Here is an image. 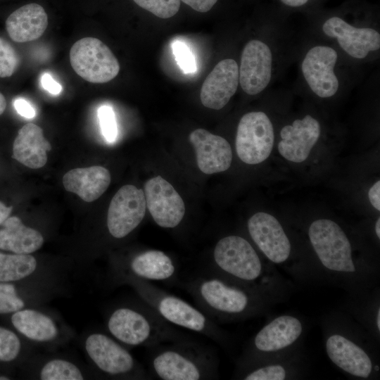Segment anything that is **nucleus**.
Returning <instances> with one entry per match:
<instances>
[{"instance_id": "8", "label": "nucleus", "mask_w": 380, "mask_h": 380, "mask_svg": "<svg viewBox=\"0 0 380 380\" xmlns=\"http://www.w3.org/2000/svg\"><path fill=\"white\" fill-rule=\"evenodd\" d=\"M73 270L65 260L0 252V282H68Z\"/></svg>"}, {"instance_id": "34", "label": "nucleus", "mask_w": 380, "mask_h": 380, "mask_svg": "<svg viewBox=\"0 0 380 380\" xmlns=\"http://www.w3.org/2000/svg\"><path fill=\"white\" fill-rule=\"evenodd\" d=\"M172 51L179 66L184 72L191 73L196 70L194 56L185 44L175 42L172 44Z\"/></svg>"}, {"instance_id": "3", "label": "nucleus", "mask_w": 380, "mask_h": 380, "mask_svg": "<svg viewBox=\"0 0 380 380\" xmlns=\"http://www.w3.org/2000/svg\"><path fill=\"white\" fill-rule=\"evenodd\" d=\"M183 286L197 308L215 323L246 316L256 305L255 296L249 288L214 273L194 277Z\"/></svg>"}, {"instance_id": "28", "label": "nucleus", "mask_w": 380, "mask_h": 380, "mask_svg": "<svg viewBox=\"0 0 380 380\" xmlns=\"http://www.w3.org/2000/svg\"><path fill=\"white\" fill-rule=\"evenodd\" d=\"M48 26V16L44 8L35 3L16 9L6 20V29L12 40L28 42L42 36Z\"/></svg>"}, {"instance_id": "29", "label": "nucleus", "mask_w": 380, "mask_h": 380, "mask_svg": "<svg viewBox=\"0 0 380 380\" xmlns=\"http://www.w3.org/2000/svg\"><path fill=\"white\" fill-rule=\"evenodd\" d=\"M37 349L13 329L0 326V363L23 364Z\"/></svg>"}, {"instance_id": "16", "label": "nucleus", "mask_w": 380, "mask_h": 380, "mask_svg": "<svg viewBox=\"0 0 380 380\" xmlns=\"http://www.w3.org/2000/svg\"><path fill=\"white\" fill-rule=\"evenodd\" d=\"M273 56L270 46L254 39L244 46L239 66V84L243 91L254 96L270 84L272 73Z\"/></svg>"}, {"instance_id": "20", "label": "nucleus", "mask_w": 380, "mask_h": 380, "mask_svg": "<svg viewBox=\"0 0 380 380\" xmlns=\"http://www.w3.org/2000/svg\"><path fill=\"white\" fill-rule=\"evenodd\" d=\"M320 134L319 121L312 115H306L281 128L278 151L285 159L302 163L308 158Z\"/></svg>"}, {"instance_id": "43", "label": "nucleus", "mask_w": 380, "mask_h": 380, "mask_svg": "<svg viewBox=\"0 0 380 380\" xmlns=\"http://www.w3.org/2000/svg\"><path fill=\"white\" fill-rule=\"evenodd\" d=\"M376 327L379 331H380V309H378L376 319Z\"/></svg>"}, {"instance_id": "27", "label": "nucleus", "mask_w": 380, "mask_h": 380, "mask_svg": "<svg viewBox=\"0 0 380 380\" xmlns=\"http://www.w3.org/2000/svg\"><path fill=\"white\" fill-rule=\"evenodd\" d=\"M302 332L303 325L298 319L291 315H281L258 332L253 346L259 352L277 351L293 344Z\"/></svg>"}, {"instance_id": "22", "label": "nucleus", "mask_w": 380, "mask_h": 380, "mask_svg": "<svg viewBox=\"0 0 380 380\" xmlns=\"http://www.w3.org/2000/svg\"><path fill=\"white\" fill-rule=\"evenodd\" d=\"M189 141L195 149L198 167L203 173L224 172L231 166L232 151L224 138L199 128L190 133Z\"/></svg>"}, {"instance_id": "5", "label": "nucleus", "mask_w": 380, "mask_h": 380, "mask_svg": "<svg viewBox=\"0 0 380 380\" xmlns=\"http://www.w3.org/2000/svg\"><path fill=\"white\" fill-rule=\"evenodd\" d=\"M81 345L95 379H151L148 370L127 348L107 332L85 333Z\"/></svg>"}, {"instance_id": "15", "label": "nucleus", "mask_w": 380, "mask_h": 380, "mask_svg": "<svg viewBox=\"0 0 380 380\" xmlns=\"http://www.w3.org/2000/svg\"><path fill=\"white\" fill-rule=\"evenodd\" d=\"M337 60V51L327 45L311 47L303 58V76L310 90L319 98H331L339 89V80L334 70Z\"/></svg>"}, {"instance_id": "35", "label": "nucleus", "mask_w": 380, "mask_h": 380, "mask_svg": "<svg viewBox=\"0 0 380 380\" xmlns=\"http://www.w3.org/2000/svg\"><path fill=\"white\" fill-rule=\"evenodd\" d=\"M13 106L18 114L26 118H33L36 112L31 104L22 98L16 99L13 101Z\"/></svg>"}, {"instance_id": "24", "label": "nucleus", "mask_w": 380, "mask_h": 380, "mask_svg": "<svg viewBox=\"0 0 380 380\" xmlns=\"http://www.w3.org/2000/svg\"><path fill=\"white\" fill-rule=\"evenodd\" d=\"M51 149L42 129L30 122L19 129L13 141L12 157L27 167L38 169L46 165V153Z\"/></svg>"}, {"instance_id": "11", "label": "nucleus", "mask_w": 380, "mask_h": 380, "mask_svg": "<svg viewBox=\"0 0 380 380\" xmlns=\"http://www.w3.org/2000/svg\"><path fill=\"white\" fill-rule=\"evenodd\" d=\"M274 141L272 123L262 111H251L239 120L235 145L239 158L245 163L255 165L270 155Z\"/></svg>"}, {"instance_id": "2", "label": "nucleus", "mask_w": 380, "mask_h": 380, "mask_svg": "<svg viewBox=\"0 0 380 380\" xmlns=\"http://www.w3.org/2000/svg\"><path fill=\"white\" fill-rule=\"evenodd\" d=\"M148 372L153 379L201 380L217 377V360L208 346L184 338L151 347Z\"/></svg>"}, {"instance_id": "14", "label": "nucleus", "mask_w": 380, "mask_h": 380, "mask_svg": "<svg viewBox=\"0 0 380 380\" xmlns=\"http://www.w3.org/2000/svg\"><path fill=\"white\" fill-rule=\"evenodd\" d=\"M21 366L24 376L32 380L95 379L88 365L57 351H37Z\"/></svg>"}, {"instance_id": "7", "label": "nucleus", "mask_w": 380, "mask_h": 380, "mask_svg": "<svg viewBox=\"0 0 380 380\" xmlns=\"http://www.w3.org/2000/svg\"><path fill=\"white\" fill-rule=\"evenodd\" d=\"M213 273L244 285L256 281L262 274L260 259L244 238L229 235L220 239L213 251Z\"/></svg>"}, {"instance_id": "18", "label": "nucleus", "mask_w": 380, "mask_h": 380, "mask_svg": "<svg viewBox=\"0 0 380 380\" xmlns=\"http://www.w3.org/2000/svg\"><path fill=\"white\" fill-rule=\"evenodd\" d=\"M323 33L336 40L341 49L350 57L364 59L380 49V34L372 27H357L334 16L322 25Z\"/></svg>"}, {"instance_id": "32", "label": "nucleus", "mask_w": 380, "mask_h": 380, "mask_svg": "<svg viewBox=\"0 0 380 380\" xmlns=\"http://www.w3.org/2000/svg\"><path fill=\"white\" fill-rule=\"evenodd\" d=\"M98 117L102 134L108 142L115 141L118 135L115 116L113 108L107 105L101 106Z\"/></svg>"}, {"instance_id": "9", "label": "nucleus", "mask_w": 380, "mask_h": 380, "mask_svg": "<svg viewBox=\"0 0 380 380\" xmlns=\"http://www.w3.org/2000/svg\"><path fill=\"white\" fill-rule=\"evenodd\" d=\"M311 245L322 265L339 273L356 270L349 239L341 227L328 219H319L310 225Z\"/></svg>"}, {"instance_id": "37", "label": "nucleus", "mask_w": 380, "mask_h": 380, "mask_svg": "<svg viewBox=\"0 0 380 380\" xmlns=\"http://www.w3.org/2000/svg\"><path fill=\"white\" fill-rule=\"evenodd\" d=\"M184 4L189 6L194 10L205 13L210 11L216 4L217 0H181Z\"/></svg>"}, {"instance_id": "30", "label": "nucleus", "mask_w": 380, "mask_h": 380, "mask_svg": "<svg viewBox=\"0 0 380 380\" xmlns=\"http://www.w3.org/2000/svg\"><path fill=\"white\" fill-rule=\"evenodd\" d=\"M138 6L158 18L174 16L180 7V0H133Z\"/></svg>"}, {"instance_id": "42", "label": "nucleus", "mask_w": 380, "mask_h": 380, "mask_svg": "<svg viewBox=\"0 0 380 380\" xmlns=\"http://www.w3.org/2000/svg\"><path fill=\"white\" fill-rule=\"evenodd\" d=\"M380 218L379 217L375 224V232L379 239H380Z\"/></svg>"}, {"instance_id": "6", "label": "nucleus", "mask_w": 380, "mask_h": 380, "mask_svg": "<svg viewBox=\"0 0 380 380\" xmlns=\"http://www.w3.org/2000/svg\"><path fill=\"white\" fill-rule=\"evenodd\" d=\"M9 315L13 330L37 350L57 351L75 337L60 314L45 305L24 308Z\"/></svg>"}, {"instance_id": "13", "label": "nucleus", "mask_w": 380, "mask_h": 380, "mask_svg": "<svg viewBox=\"0 0 380 380\" xmlns=\"http://www.w3.org/2000/svg\"><path fill=\"white\" fill-rule=\"evenodd\" d=\"M177 271L173 260L158 250L137 252L125 259H115L108 269L110 279L118 275H132L148 281H173Z\"/></svg>"}, {"instance_id": "26", "label": "nucleus", "mask_w": 380, "mask_h": 380, "mask_svg": "<svg viewBox=\"0 0 380 380\" xmlns=\"http://www.w3.org/2000/svg\"><path fill=\"white\" fill-rule=\"evenodd\" d=\"M0 229V250L18 254L34 253L45 242L44 234L25 224L17 216L8 217Z\"/></svg>"}, {"instance_id": "36", "label": "nucleus", "mask_w": 380, "mask_h": 380, "mask_svg": "<svg viewBox=\"0 0 380 380\" xmlns=\"http://www.w3.org/2000/svg\"><path fill=\"white\" fill-rule=\"evenodd\" d=\"M41 83L42 87L51 94H59L62 90L61 85L47 72L42 76Z\"/></svg>"}, {"instance_id": "25", "label": "nucleus", "mask_w": 380, "mask_h": 380, "mask_svg": "<svg viewBox=\"0 0 380 380\" xmlns=\"http://www.w3.org/2000/svg\"><path fill=\"white\" fill-rule=\"evenodd\" d=\"M110 181L108 170L99 165L72 169L63 177L65 190L77 194L85 202L98 199L106 191Z\"/></svg>"}, {"instance_id": "40", "label": "nucleus", "mask_w": 380, "mask_h": 380, "mask_svg": "<svg viewBox=\"0 0 380 380\" xmlns=\"http://www.w3.org/2000/svg\"><path fill=\"white\" fill-rule=\"evenodd\" d=\"M283 4L291 7H298L305 4L308 0H280Z\"/></svg>"}, {"instance_id": "4", "label": "nucleus", "mask_w": 380, "mask_h": 380, "mask_svg": "<svg viewBox=\"0 0 380 380\" xmlns=\"http://www.w3.org/2000/svg\"><path fill=\"white\" fill-rule=\"evenodd\" d=\"M110 280L114 285L132 287L139 298L170 324L199 333L218 342L224 340V334L216 323L199 308L159 289L150 281L132 275H118L110 278Z\"/></svg>"}, {"instance_id": "17", "label": "nucleus", "mask_w": 380, "mask_h": 380, "mask_svg": "<svg viewBox=\"0 0 380 380\" xmlns=\"http://www.w3.org/2000/svg\"><path fill=\"white\" fill-rule=\"evenodd\" d=\"M144 192L146 207L158 226L173 229L181 223L185 214L184 203L170 183L156 176L145 183Z\"/></svg>"}, {"instance_id": "10", "label": "nucleus", "mask_w": 380, "mask_h": 380, "mask_svg": "<svg viewBox=\"0 0 380 380\" xmlns=\"http://www.w3.org/2000/svg\"><path fill=\"white\" fill-rule=\"evenodd\" d=\"M74 71L84 80L96 84L108 82L120 71V64L110 48L100 39L87 37L74 43L70 50Z\"/></svg>"}, {"instance_id": "23", "label": "nucleus", "mask_w": 380, "mask_h": 380, "mask_svg": "<svg viewBox=\"0 0 380 380\" xmlns=\"http://www.w3.org/2000/svg\"><path fill=\"white\" fill-rule=\"evenodd\" d=\"M327 353L337 367L350 374L368 377L372 362L366 352L352 341L340 334L330 336L326 341Z\"/></svg>"}, {"instance_id": "21", "label": "nucleus", "mask_w": 380, "mask_h": 380, "mask_svg": "<svg viewBox=\"0 0 380 380\" xmlns=\"http://www.w3.org/2000/svg\"><path fill=\"white\" fill-rule=\"evenodd\" d=\"M239 84V65L232 58L220 61L208 74L201 89L202 104L220 110L236 93Z\"/></svg>"}, {"instance_id": "12", "label": "nucleus", "mask_w": 380, "mask_h": 380, "mask_svg": "<svg viewBox=\"0 0 380 380\" xmlns=\"http://www.w3.org/2000/svg\"><path fill=\"white\" fill-rule=\"evenodd\" d=\"M143 190L132 184L122 186L114 195L108 210L106 227L109 237L120 241L130 235L146 214Z\"/></svg>"}, {"instance_id": "39", "label": "nucleus", "mask_w": 380, "mask_h": 380, "mask_svg": "<svg viewBox=\"0 0 380 380\" xmlns=\"http://www.w3.org/2000/svg\"><path fill=\"white\" fill-rule=\"evenodd\" d=\"M13 208L5 205L0 201V225L10 216Z\"/></svg>"}, {"instance_id": "38", "label": "nucleus", "mask_w": 380, "mask_h": 380, "mask_svg": "<svg viewBox=\"0 0 380 380\" xmlns=\"http://www.w3.org/2000/svg\"><path fill=\"white\" fill-rule=\"evenodd\" d=\"M368 198L370 203L378 211L380 210V181L376 182L369 189Z\"/></svg>"}, {"instance_id": "1", "label": "nucleus", "mask_w": 380, "mask_h": 380, "mask_svg": "<svg viewBox=\"0 0 380 380\" xmlns=\"http://www.w3.org/2000/svg\"><path fill=\"white\" fill-rule=\"evenodd\" d=\"M105 326L127 348H151L186 338L139 297L113 306L106 314Z\"/></svg>"}, {"instance_id": "33", "label": "nucleus", "mask_w": 380, "mask_h": 380, "mask_svg": "<svg viewBox=\"0 0 380 380\" xmlns=\"http://www.w3.org/2000/svg\"><path fill=\"white\" fill-rule=\"evenodd\" d=\"M286 377V371L279 365H267L256 368L247 372L245 380H283Z\"/></svg>"}, {"instance_id": "19", "label": "nucleus", "mask_w": 380, "mask_h": 380, "mask_svg": "<svg viewBox=\"0 0 380 380\" xmlns=\"http://www.w3.org/2000/svg\"><path fill=\"white\" fill-rule=\"evenodd\" d=\"M247 226L251 239L270 260L279 264L289 258L291 243L277 218L258 212L249 218Z\"/></svg>"}, {"instance_id": "31", "label": "nucleus", "mask_w": 380, "mask_h": 380, "mask_svg": "<svg viewBox=\"0 0 380 380\" xmlns=\"http://www.w3.org/2000/svg\"><path fill=\"white\" fill-rule=\"evenodd\" d=\"M20 63V57L15 49L6 39L0 37V77H11Z\"/></svg>"}, {"instance_id": "41", "label": "nucleus", "mask_w": 380, "mask_h": 380, "mask_svg": "<svg viewBox=\"0 0 380 380\" xmlns=\"http://www.w3.org/2000/svg\"><path fill=\"white\" fill-rule=\"evenodd\" d=\"M6 107V101L4 96L0 92V115L4 112Z\"/></svg>"}]
</instances>
